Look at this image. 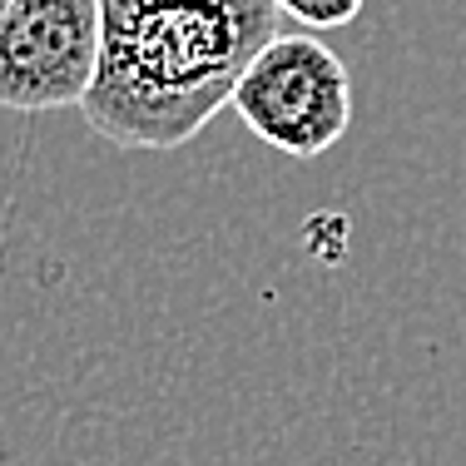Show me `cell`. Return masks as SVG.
<instances>
[{
    "label": "cell",
    "instance_id": "cell-1",
    "mask_svg": "<svg viewBox=\"0 0 466 466\" xmlns=\"http://www.w3.org/2000/svg\"><path fill=\"white\" fill-rule=\"evenodd\" d=\"M279 0H99V65L80 115L135 154L184 149L279 35Z\"/></svg>",
    "mask_w": 466,
    "mask_h": 466
},
{
    "label": "cell",
    "instance_id": "cell-2",
    "mask_svg": "<svg viewBox=\"0 0 466 466\" xmlns=\"http://www.w3.org/2000/svg\"><path fill=\"white\" fill-rule=\"evenodd\" d=\"M233 115L288 159H318L352 125V75L318 35H273L233 85Z\"/></svg>",
    "mask_w": 466,
    "mask_h": 466
},
{
    "label": "cell",
    "instance_id": "cell-3",
    "mask_svg": "<svg viewBox=\"0 0 466 466\" xmlns=\"http://www.w3.org/2000/svg\"><path fill=\"white\" fill-rule=\"evenodd\" d=\"M99 65V0H15L0 10V109H80Z\"/></svg>",
    "mask_w": 466,
    "mask_h": 466
},
{
    "label": "cell",
    "instance_id": "cell-4",
    "mask_svg": "<svg viewBox=\"0 0 466 466\" xmlns=\"http://www.w3.org/2000/svg\"><path fill=\"white\" fill-rule=\"evenodd\" d=\"M368 0H279L283 15H293L308 30H342L348 20H358V10Z\"/></svg>",
    "mask_w": 466,
    "mask_h": 466
},
{
    "label": "cell",
    "instance_id": "cell-5",
    "mask_svg": "<svg viewBox=\"0 0 466 466\" xmlns=\"http://www.w3.org/2000/svg\"><path fill=\"white\" fill-rule=\"evenodd\" d=\"M5 5H15V0H0V10H5Z\"/></svg>",
    "mask_w": 466,
    "mask_h": 466
}]
</instances>
